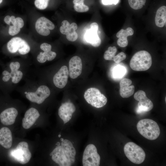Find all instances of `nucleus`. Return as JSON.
<instances>
[{
  "instance_id": "20",
  "label": "nucleus",
  "mask_w": 166,
  "mask_h": 166,
  "mask_svg": "<svg viewBox=\"0 0 166 166\" xmlns=\"http://www.w3.org/2000/svg\"><path fill=\"white\" fill-rule=\"evenodd\" d=\"M126 71L123 66L117 65L112 69V77L115 79H121L125 75Z\"/></svg>"
},
{
  "instance_id": "25",
  "label": "nucleus",
  "mask_w": 166,
  "mask_h": 166,
  "mask_svg": "<svg viewBox=\"0 0 166 166\" xmlns=\"http://www.w3.org/2000/svg\"><path fill=\"white\" fill-rule=\"evenodd\" d=\"M126 58V55L125 53L123 52H121L115 56L113 61L116 63H119L125 59Z\"/></svg>"
},
{
  "instance_id": "26",
  "label": "nucleus",
  "mask_w": 166,
  "mask_h": 166,
  "mask_svg": "<svg viewBox=\"0 0 166 166\" xmlns=\"http://www.w3.org/2000/svg\"><path fill=\"white\" fill-rule=\"evenodd\" d=\"M42 53L47 57V60L51 61L54 59L56 56V53L51 50L44 51Z\"/></svg>"
},
{
  "instance_id": "1",
  "label": "nucleus",
  "mask_w": 166,
  "mask_h": 166,
  "mask_svg": "<svg viewBox=\"0 0 166 166\" xmlns=\"http://www.w3.org/2000/svg\"><path fill=\"white\" fill-rule=\"evenodd\" d=\"M136 126L139 133L147 139L156 140L160 135V130L159 125L156 122L152 119L141 120L138 121Z\"/></svg>"
},
{
  "instance_id": "40",
  "label": "nucleus",
  "mask_w": 166,
  "mask_h": 166,
  "mask_svg": "<svg viewBox=\"0 0 166 166\" xmlns=\"http://www.w3.org/2000/svg\"><path fill=\"white\" fill-rule=\"evenodd\" d=\"M57 145H60V143L59 142H57L56 144Z\"/></svg>"
},
{
  "instance_id": "17",
  "label": "nucleus",
  "mask_w": 166,
  "mask_h": 166,
  "mask_svg": "<svg viewBox=\"0 0 166 166\" xmlns=\"http://www.w3.org/2000/svg\"><path fill=\"white\" fill-rule=\"evenodd\" d=\"M49 19L46 18L42 17L39 18L36 21L35 29L39 34L44 36L49 35L50 33L49 30L48 28Z\"/></svg>"
},
{
  "instance_id": "9",
  "label": "nucleus",
  "mask_w": 166,
  "mask_h": 166,
  "mask_svg": "<svg viewBox=\"0 0 166 166\" xmlns=\"http://www.w3.org/2000/svg\"><path fill=\"white\" fill-rule=\"evenodd\" d=\"M20 67V63L17 61L11 62L10 65L11 72L9 75L4 76L2 78L4 82L8 81L10 78L12 79V82L14 84L18 83L21 80L23 76L22 72L18 70Z\"/></svg>"
},
{
  "instance_id": "37",
  "label": "nucleus",
  "mask_w": 166,
  "mask_h": 166,
  "mask_svg": "<svg viewBox=\"0 0 166 166\" xmlns=\"http://www.w3.org/2000/svg\"><path fill=\"white\" fill-rule=\"evenodd\" d=\"M84 1V0H73V2L74 4H83Z\"/></svg>"
},
{
  "instance_id": "8",
  "label": "nucleus",
  "mask_w": 166,
  "mask_h": 166,
  "mask_svg": "<svg viewBox=\"0 0 166 166\" xmlns=\"http://www.w3.org/2000/svg\"><path fill=\"white\" fill-rule=\"evenodd\" d=\"M134 98L139 102L138 104L137 112L140 113L142 112L149 111L153 107L152 101L147 97L145 92L142 90L136 92L134 94Z\"/></svg>"
},
{
  "instance_id": "35",
  "label": "nucleus",
  "mask_w": 166,
  "mask_h": 166,
  "mask_svg": "<svg viewBox=\"0 0 166 166\" xmlns=\"http://www.w3.org/2000/svg\"><path fill=\"white\" fill-rule=\"evenodd\" d=\"M62 26L66 28H68L70 26V24L67 20H64L61 23Z\"/></svg>"
},
{
  "instance_id": "28",
  "label": "nucleus",
  "mask_w": 166,
  "mask_h": 166,
  "mask_svg": "<svg viewBox=\"0 0 166 166\" xmlns=\"http://www.w3.org/2000/svg\"><path fill=\"white\" fill-rule=\"evenodd\" d=\"M66 35L67 40L71 42L75 41L78 38V34L76 31Z\"/></svg>"
},
{
  "instance_id": "10",
  "label": "nucleus",
  "mask_w": 166,
  "mask_h": 166,
  "mask_svg": "<svg viewBox=\"0 0 166 166\" xmlns=\"http://www.w3.org/2000/svg\"><path fill=\"white\" fill-rule=\"evenodd\" d=\"M69 75L68 67L62 66L53 76V81L55 86L59 89L64 88L67 83Z\"/></svg>"
},
{
  "instance_id": "6",
  "label": "nucleus",
  "mask_w": 166,
  "mask_h": 166,
  "mask_svg": "<svg viewBox=\"0 0 166 166\" xmlns=\"http://www.w3.org/2000/svg\"><path fill=\"white\" fill-rule=\"evenodd\" d=\"M7 48L11 53L17 52L21 55L28 53L30 50V47L27 42L18 37L12 38L7 44Z\"/></svg>"
},
{
  "instance_id": "30",
  "label": "nucleus",
  "mask_w": 166,
  "mask_h": 166,
  "mask_svg": "<svg viewBox=\"0 0 166 166\" xmlns=\"http://www.w3.org/2000/svg\"><path fill=\"white\" fill-rule=\"evenodd\" d=\"M37 60L39 62L42 63L45 62L47 60L46 57L42 53V52H40L38 55Z\"/></svg>"
},
{
  "instance_id": "3",
  "label": "nucleus",
  "mask_w": 166,
  "mask_h": 166,
  "mask_svg": "<svg viewBox=\"0 0 166 166\" xmlns=\"http://www.w3.org/2000/svg\"><path fill=\"white\" fill-rule=\"evenodd\" d=\"M124 150L127 157L132 162L140 164L145 158V153L140 146L132 142H128L125 145Z\"/></svg>"
},
{
  "instance_id": "13",
  "label": "nucleus",
  "mask_w": 166,
  "mask_h": 166,
  "mask_svg": "<svg viewBox=\"0 0 166 166\" xmlns=\"http://www.w3.org/2000/svg\"><path fill=\"white\" fill-rule=\"evenodd\" d=\"M17 110L14 107L6 109L1 112L0 119L2 124L4 125H11L15 122L18 115Z\"/></svg>"
},
{
  "instance_id": "2",
  "label": "nucleus",
  "mask_w": 166,
  "mask_h": 166,
  "mask_svg": "<svg viewBox=\"0 0 166 166\" xmlns=\"http://www.w3.org/2000/svg\"><path fill=\"white\" fill-rule=\"evenodd\" d=\"M152 63L151 54L145 50L139 51L135 53L130 62L131 68L136 71H143L148 69Z\"/></svg>"
},
{
  "instance_id": "7",
  "label": "nucleus",
  "mask_w": 166,
  "mask_h": 166,
  "mask_svg": "<svg viewBox=\"0 0 166 166\" xmlns=\"http://www.w3.org/2000/svg\"><path fill=\"white\" fill-rule=\"evenodd\" d=\"M50 94L49 88L46 85H42L35 92H26V97L30 101L40 104L49 96Z\"/></svg>"
},
{
  "instance_id": "16",
  "label": "nucleus",
  "mask_w": 166,
  "mask_h": 166,
  "mask_svg": "<svg viewBox=\"0 0 166 166\" xmlns=\"http://www.w3.org/2000/svg\"><path fill=\"white\" fill-rule=\"evenodd\" d=\"M133 34L134 30L131 27H128L125 30H121L116 34L117 37L119 38L117 42V45L122 47L127 46L128 44L127 37L132 35Z\"/></svg>"
},
{
  "instance_id": "5",
  "label": "nucleus",
  "mask_w": 166,
  "mask_h": 166,
  "mask_svg": "<svg viewBox=\"0 0 166 166\" xmlns=\"http://www.w3.org/2000/svg\"><path fill=\"white\" fill-rule=\"evenodd\" d=\"M11 155L16 160L22 164L28 163L31 157L28 144L25 141L19 143L16 148L12 150Z\"/></svg>"
},
{
  "instance_id": "42",
  "label": "nucleus",
  "mask_w": 166,
  "mask_h": 166,
  "mask_svg": "<svg viewBox=\"0 0 166 166\" xmlns=\"http://www.w3.org/2000/svg\"><path fill=\"white\" fill-rule=\"evenodd\" d=\"M3 0H0V4L2 2Z\"/></svg>"
},
{
  "instance_id": "4",
  "label": "nucleus",
  "mask_w": 166,
  "mask_h": 166,
  "mask_svg": "<svg viewBox=\"0 0 166 166\" xmlns=\"http://www.w3.org/2000/svg\"><path fill=\"white\" fill-rule=\"evenodd\" d=\"M84 97L88 104L97 108L103 107L107 102L106 97L95 88L88 89L85 92Z\"/></svg>"
},
{
  "instance_id": "36",
  "label": "nucleus",
  "mask_w": 166,
  "mask_h": 166,
  "mask_svg": "<svg viewBox=\"0 0 166 166\" xmlns=\"http://www.w3.org/2000/svg\"><path fill=\"white\" fill-rule=\"evenodd\" d=\"M4 21L6 24L9 25L11 22L10 17L8 15L6 16L4 18Z\"/></svg>"
},
{
  "instance_id": "33",
  "label": "nucleus",
  "mask_w": 166,
  "mask_h": 166,
  "mask_svg": "<svg viewBox=\"0 0 166 166\" xmlns=\"http://www.w3.org/2000/svg\"><path fill=\"white\" fill-rule=\"evenodd\" d=\"M77 24L74 22L72 23L69 28V33H70L76 31L77 29Z\"/></svg>"
},
{
  "instance_id": "32",
  "label": "nucleus",
  "mask_w": 166,
  "mask_h": 166,
  "mask_svg": "<svg viewBox=\"0 0 166 166\" xmlns=\"http://www.w3.org/2000/svg\"><path fill=\"white\" fill-rule=\"evenodd\" d=\"M119 2V0H102V3L105 5L117 4Z\"/></svg>"
},
{
  "instance_id": "34",
  "label": "nucleus",
  "mask_w": 166,
  "mask_h": 166,
  "mask_svg": "<svg viewBox=\"0 0 166 166\" xmlns=\"http://www.w3.org/2000/svg\"><path fill=\"white\" fill-rule=\"evenodd\" d=\"M98 25L96 22L92 23L90 25V29L92 30L98 31Z\"/></svg>"
},
{
  "instance_id": "11",
  "label": "nucleus",
  "mask_w": 166,
  "mask_h": 166,
  "mask_svg": "<svg viewBox=\"0 0 166 166\" xmlns=\"http://www.w3.org/2000/svg\"><path fill=\"white\" fill-rule=\"evenodd\" d=\"M82 62L81 58L77 56L72 57L69 62V75L71 78H77L81 74Z\"/></svg>"
},
{
  "instance_id": "21",
  "label": "nucleus",
  "mask_w": 166,
  "mask_h": 166,
  "mask_svg": "<svg viewBox=\"0 0 166 166\" xmlns=\"http://www.w3.org/2000/svg\"><path fill=\"white\" fill-rule=\"evenodd\" d=\"M117 51V49L115 46L109 47L108 50L104 53V58L106 60L113 61Z\"/></svg>"
},
{
  "instance_id": "39",
  "label": "nucleus",
  "mask_w": 166,
  "mask_h": 166,
  "mask_svg": "<svg viewBox=\"0 0 166 166\" xmlns=\"http://www.w3.org/2000/svg\"><path fill=\"white\" fill-rule=\"evenodd\" d=\"M10 72L7 70H4L2 73V74L3 76H6L9 74Z\"/></svg>"
},
{
  "instance_id": "41",
  "label": "nucleus",
  "mask_w": 166,
  "mask_h": 166,
  "mask_svg": "<svg viewBox=\"0 0 166 166\" xmlns=\"http://www.w3.org/2000/svg\"><path fill=\"white\" fill-rule=\"evenodd\" d=\"M64 140L62 138H61V141H63Z\"/></svg>"
},
{
  "instance_id": "38",
  "label": "nucleus",
  "mask_w": 166,
  "mask_h": 166,
  "mask_svg": "<svg viewBox=\"0 0 166 166\" xmlns=\"http://www.w3.org/2000/svg\"><path fill=\"white\" fill-rule=\"evenodd\" d=\"M11 22L14 25V23L15 22V18L14 16H12L10 17Z\"/></svg>"
},
{
  "instance_id": "12",
  "label": "nucleus",
  "mask_w": 166,
  "mask_h": 166,
  "mask_svg": "<svg viewBox=\"0 0 166 166\" xmlns=\"http://www.w3.org/2000/svg\"><path fill=\"white\" fill-rule=\"evenodd\" d=\"M40 116L38 111L35 108H31L26 112L22 120V125L26 129L30 128Z\"/></svg>"
},
{
  "instance_id": "19",
  "label": "nucleus",
  "mask_w": 166,
  "mask_h": 166,
  "mask_svg": "<svg viewBox=\"0 0 166 166\" xmlns=\"http://www.w3.org/2000/svg\"><path fill=\"white\" fill-rule=\"evenodd\" d=\"M166 22V7L162 6L159 8L156 12L155 17L156 25L160 27H163Z\"/></svg>"
},
{
  "instance_id": "29",
  "label": "nucleus",
  "mask_w": 166,
  "mask_h": 166,
  "mask_svg": "<svg viewBox=\"0 0 166 166\" xmlns=\"http://www.w3.org/2000/svg\"><path fill=\"white\" fill-rule=\"evenodd\" d=\"M24 25V22L23 19L21 18L17 17L15 18V22L14 26L20 28H22Z\"/></svg>"
},
{
  "instance_id": "15",
  "label": "nucleus",
  "mask_w": 166,
  "mask_h": 166,
  "mask_svg": "<svg viewBox=\"0 0 166 166\" xmlns=\"http://www.w3.org/2000/svg\"><path fill=\"white\" fill-rule=\"evenodd\" d=\"M12 136L10 130L4 127L0 129V144L3 147L8 149L12 145Z\"/></svg>"
},
{
  "instance_id": "27",
  "label": "nucleus",
  "mask_w": 166,
  "mask_h": 166,
  "mask_svg": "<svg viewBox=\"0 0 166 166\" xmlns=\"http://www.w3.org/2000/svg\"><path fill=\"white\" fill-rule=\"evenodd\" d=\"M20 30V28L14 26H10L9 27L8 33L10 35L14 36L18 33Z\"/></svg>"
},
{
  "instance_id": "43",
  "label": "nucleus",
  "mask_w": 166,
  "mask_h": 166,
  "mask_svg": "<svg viewBox=\"0 0 166 166\" xmlns=\"http://www.w3.org/2000/svg\"><path fill=\"white\" fill-rule=\"evenodd\" d=\"M61 136V135L60 134V135H58V137H60Z\"/></svg>"
},
{
  "instance_id": "14",
  "label": "nucleus",
  "mask_w": 166,
  "mask_h": 166,
  "mask_svg": "<svg viewBox=\"0 0 166 166\" xmlns=\"http://www.w3.org/2000/svg\"><path fill=\"white\" fill-rule=\"evenodd\" d=\"M132 81L130 79L124 78L122 79L120 83V93L123 98H128L133 94L135 87L131 85Z\"/></svg>"
},
{
  "instance_id": "22",
  "label": "nucleus",
  "mask_w": 166,
  "mask_h": 166,
  "mask_svg": "<svg viewBox=\"0 0 166 166\" xmlns=\"http://www.w3.org/2000/svg\"><path fill=\"white\" fill-rule=\"evenodd\" d=\"M130 6L134 10L141 9L144 5L146 0H128Z\"/></svg>"
},
{
  "instance_id": "24",
  "label": "nucleus",
  "mask_w": 166,
  "mask_h": 166,
  "mask_svg": "<svg viewBox=\"0 0 166 166\" xmlns=\"http://www.w3.org/2000/svg\"><path fill=\"white\" fill-rule=\"evenodd\" d=\"M74 10L78 12H84L88 11L89 7L88 6L83 4H75L74 6Z\"/></svg>"
},
{
  "instance_id": "18",
  "label": "nucleus",
  "mask_w": 166,
  "mask_h": 166,
  "mask_svg": "<svg viewBox=\"0 0 166 166\" xmlns=\"http://www.w3.org/2000/svg\"><path fill=\"white\" fill-rule=\"evenodd\" d=\"M86 41L94 47H97L101 43V40L98 34V31L90 29L87 30L85 34Z\"/></svg>"
},
{
  "instance_id": "31",
  "label": "nucleus",
  "mask_w": 166,
  "mask_h": 166,
  "mask_svg": "<svg viewBox=\"0 0 166 166\" xmlns=\"http://www.w3.org/2000/svg\"><path fill=\"white\" fill-rule=\"evenodd\" d=\"M40 47L41 49L44 51L51 50L52 48L51 45L46 43L42 44Z\"/></svg>"
},
{
  "instance_id": "23",
  "label": "nucleus",
  "mask_w": 166,
  "mask_h": 166,
  "mask_svg": "<svg viewBox=\"0 0 166 166\" xmlns=\"http://www.w3.org/2000/svg\"><path fill=\"white\" fill-rule=\"evenodd\" d=\"M49 0H35L34 4L35 6L40 10L46 9L48 5Z\"/></svg>"
}]
</instances>
